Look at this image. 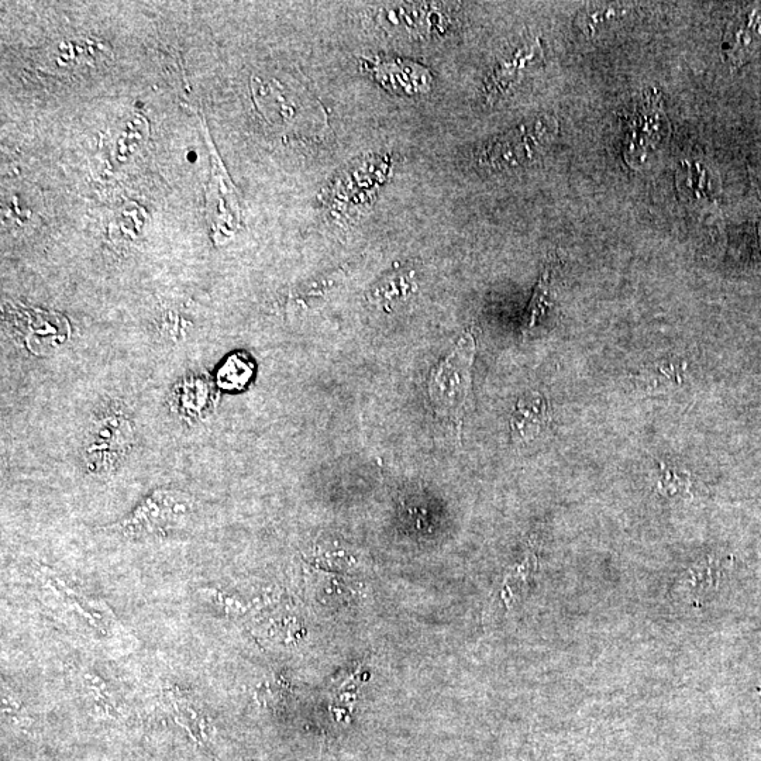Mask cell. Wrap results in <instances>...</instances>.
<instances>
[{"mask_svg": "<svg viewBox=\"0 0 761 761\" xmlns=\"http://www.w3.org/2000/svg\"><path fill=\"white\" fill-rule=\"evenodd\" d=\"M474 334L471 330L461 336L449 356L440 361L430 373L428 394L433 411L440 418L461 428L468 411L471 395V373L475 358Z\"/></svg>", "mask_w": 761, "mask_h": 761, "instance_id": "obj_1", "label": "cell"}, {"mask_svg": "<svg viewBox=\"0 0 761 761\" xmlns=\"http://www.w3.org/2000/svg\"><path fill=\"white\" fill-rule=\"evenodd\" d=\"M134 426L125 409H106L92 423L84 444V464L88 473L109 475L132 449Z\"/></svg>", "mask_w": 761, "mask_h": 761, "instance_id": "obj_2", "label": "cell"}, {"mask_svg": "<svg viewBox=\"0 0 761 761\" xmlns=\"http://www.w3.org/2000/svg\"><path fill=\"white\" fill-rule=\"evenodd\" d=\"M635 108L626 116L625 158L630 167L643 170L666 143L670 127L663 102L654 92L643 96Z\"/></svg>", "mask_w": 761, "mask_h": 761, "instance_id": "obj_3", "label": "cell"}, {"mask_svg": "<svg viewBox=\"0 0 761 761\" xmlns=\"http://www.w3.org/2000/svg\"><path fill=\"white\" fill-rule=\"evenodd\" d=\"M191 511L192 501L187 494L160 490L144 499L115 529L130 537L165 535L185 521Z\"/></svg>", "mask_w": 761, "mask_h": 761, "instance_id": "obj_4", "label": "cell"}, {"mask_svg": "<svg viewBox=\"0 0 761 761\" xmlns=\"http://www.w3.org/2000/svg\"><path fill=\"white\" fill-rule=\"evenodd\" d=\"M761 47V5L746 6L730 20L722 51L730 67L738 68Z\"/></svg>", "mask_w": 761, "mask_h": 761, "instance_id": "obj_5", "label": "cell"}, {"mask_svg": "<svg viewBox=\"0 0 761 761\" xmlns=\"http://www.w3.org/2000/svg\"><path fill=\"white\" fill-rule=\"evenodd\" d=\"M365 65L384 88L395 94H425L432 85V77L422 65L401 60L367 61Z\"/></svg>", "mask_w": 761, "mask_h": 761, "instance_id": "obj_6", "label": "cell"}, {"mask_svg": "<svg viewBox=\"0 0 761 761\" xmlns=\"http://www.w3.org/2000/svg\"><path fill=\"white\" fill-rule=\"evenodd\" d=\"M164 699L168 711L181 728L189 733L198 743H208L212 736V723L205 712L198 707V702L188 692L182 691L177 685L165 688Z\"/></svg>", "mask_w": 761, "mask_h": 761, "instance_id": "obj_7", "label": "cell"}, {"mask_svg": "<svg viewBox=\"0 0 761 761\" xmlns=\"http://www.w3.org/2000/svg\"><path fill=\"white\" fill-rule=\"evenodd\" d=\"M549 402L540 394L525 395L519 399L511 420L512 439L519 443L535 440L550 425Z\"/></svg>", "mask_w": 761, "mask_h": 761, "instance_id": "obj_8", "label": "cell"}, {"mask_svg": "<svg viewBox=\"0 0 761 761\" xmlns=\"http://www.w3.org/2000/svg\"><path fill=\"white\" fill-rule=\"evenodd\" d=\"M75 676H77L79 692L96 714L112 719H120L126 715L125 704L119 697V692L98 673L88 668H81Z\"/></svg>", "mask_w": 761, "mask_h": 761, "instance_id": "obj_9", "label": "cell"}, {"mask_svg": "<svg viewBox=\"0 0 761 761\" xmlns=\"http://www.w3.org/2000/svg\"><path fill=\"white\" fill-rule=\"evenodd\" d=\"M542 53L540 43L532 44L530 47H523L518 51L511 60L501 61L491 72L490 78L485 84V92L491 102L497 101L502 95H505L509 89L518 84L523 77V72L529 67L532 61H535L537 55Z\"/></svg>", "mask_w": 761, "mask_h": 761, "instance_id": "obj_10", "label": "cell"}, {"mask_svg": "<svg viewBox=\"0 0 761 761\" xmlns=\"http://www.w3.org/2000/svg\"><path fill=\"white\" fill-rule=\"evenodd\" d=\"M707 168L699 163H683L678 172L677 185L681 199L685 203L699 206L714 201L711 177Z\"/></svg>", "mask_w": 761, "mask_h": 761, "instance_id": "obj_11", "label": "cell"}, {"mask_svg": "<svg viewBox=\"0 0 761 761\" xmlns=\"http://www.w3.org/2000/svg\"><path fill=\"white\" fill-rule=\"evenodd\" d=\"M725 566L726 561L718 557H707L699 561L685 575V590L694 595L707 594L716 590L725 575Z\"/></svg>", "mask_w": 761, "mask_h": 761, "instance_id": "obj_12", "label": "cell"}, {"mask_svg": "<svg viewBox=\"0 0 761 761\" xmlns=\"http://www.w3.org/2000/svg\"><path fill=\"white\" fill-rule=\"evenodd\" d=\"M552 281L553 267L547 265L544 268L542 277L537 282L535 292H533L532 301L526 309L525 319H523V334L530 332L539 323L540 318L546 313L552 305Z\"/></svg>", "mask_w": 761, "mask_h": 761, "instance_id": "obj_13", "label": "cell"}, {"mask_svg": "<svg viewBox=\"0 0 761 761\" xmlns=\"http://www.w3.org/2000/svg\"><path fill=\"white\" fill-rule=\"evenodd\" d=\"M537 571V557L535 553L529 552L525 559L512 568L511 573L505 578L504 599L508 604L518 601L523 592L528 590L530 581L535 577Z\"/></svg>", "mask_w": 761, "mask_h": 761, "instance_id": "obj_14", "label": "cell"}, {"mask_svg": "<svg viewBox=\"0 0 761 761\" xmlns=\"http://www.w3.org/2000/svg\"><path fill=\"white\" fill-rule=\"evenodd\" d=\"M630 9L623 5L597 6V8H584L583 12L578 15L577 26L580 27L584 34H595L601 24L609 20L619 19V17L629 13Z\"/></svg>", "mask_w": 761, "mask_h": 761, "instance_id": "obj_15", "label": "cell"}, {"mask_svg": "<svg viewBox=\"0 0 761 761\" xmlns=\"http://www.w3.org/2000/svg\"><path fill=\"white\" fill-rule=\"evenodd\" d=\"M253 367L247 358L230 357L219 371V384L226 389H239L250 381Z\"/></svg>", "mask_w": 761, "mask_h": 761, "instance_id": "obj_16", "label": "cell"}, {"mask_svg": "<svg viewBox=\"0 0 761 761\" xmlns=\"http://www.w3.org/2000/svg\"><path fill=\"white\" fill-rule=\"evenodd\" d=\"M687 363L683 360H667L652 365L647 374V380L653 388L667 387V385H680L684 380Z\"/></svg>", "mask_w": 761, "mask_h": 761, "instance_id": "obj_17", "label": "cell"}, {"mask_svg": "<svg viewBox=\"0 0 761 761\" xmlns=\"http://www.w3.org/2000/svg\"><path fill=\"white\" fill-rule=\"evenodd\" d=\"M690 490V474L661 464L660 478L657 482L659 494L663 497H676V495L690 494Z\"/></svg>", "mask_w": 761, "mask_h": 761, "instance_id": "obj_18", "label": "cell"}, {"mask_svg": "<svg viewBox=\"0 0 761 761\" xmlns=\"http://www.w3.org/2000/svg\"><path fill=\"white\" fill-rule=\"evenodd\" d=\"M2 714L6 721L12 725L20 726V728L32 723V718H30L29 711L24 707L23 702L5 684L2 688Z\"/></svg>", "mask_w": 761, "mask_h": 761, "instance_id": "obj_19", "label": "cell"}]
</instances>
